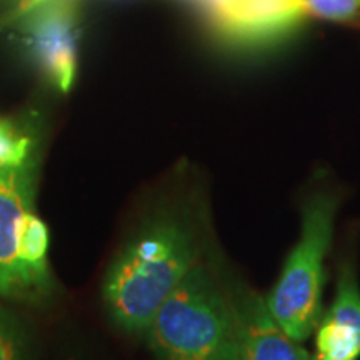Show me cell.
<instances>
[{
	"mask_svg": "<svg viewBox=\"0 0 360 360\" xmlns=\"http://www.w3.org/2000/svg\"><path fill=\"white\" fill-rule=\"evenodd\" d=\"M200 247L177 212H159L119 252L103 281L110 317L129 334L143 335L155 314L195 264Z\"/></svg>",
	"mask_w": 360,
	"mask_h": 360,
	"instance_id": "obj_1",
	"label": "cell"
},
{
	"mask_svg": "<svg viewBox=\"0 0 360 360\" xmlns=\"http://www.w3.org/2000/svg\"><path fill=\"white\" fill-rule=\"evenodd\" d=\"M157 360H240L232 283L200 260L165 300L146 334Z\"/></svg>",
	"mask_w": 360,
	"mask_h": 360,
	"instance_id": "obj_2",
	"label": "cell"
},
{
	"mask_svg": "<svg viewBox=\"0 0 360 360\" xmlns=\"http://www.w3.org/2000/svg\"><path fill=\"white\" fill-rule=\"evenodd\" d=\"M337 205L335 193L327 188H317L305 197L299 240L287 255L281 276L264 297L277 326L300 344L314 335L322 317L323 264L334 236Z\"/></svg>",
	"mask_w": 360,
	"mask_h": 360,
	"instance_id": "obj_3",
	"label": "cell"
},
{
	"mask_svg": "<svg viewBox=\"0 0 360 360\" xmlns=\"http://www.w3.org/2000/svg\"><path fill=\"white\" fill-rule=\"evenodd\" d=\"M35 162L0 169V299H40L20 260V224L34 207Z\"/></svg>",
	"mask_w": 360,
	"mask_h": 360,
	"instance_id": "obj_4",
	"label": "cell"
},
{
	"mask_svg": "<svg viewBox=\"0 0 360 360\" xmlns=\"http://www.w3.org/2000/svg\"><path fill=\"white\" fill-rule=\"evenodd\" d=\"M314 360L360 357V287L352 264L345 260L337 274L335 297L315 327Z\"/></svg>",
	"mask_w": 360,
	"mask_h": 360,
	"instance_id": "obj_5",
	"label": "cell"
},
{
	"mask_svg": "<svg viewBox=\"0 0 360 360\" xmlns=\"http://www.w3.org/2000/svg\"><path fill=\"white\" fill-rule=\"evenodd\" d=\"M240 360H312L300 342L285 334L269 314L264 297L245 283H232Z\"/></svg>",
	"mask_w": 360,
	"mask_h": 360,
	"instance_id": "obj_6",
	"label": "cell"
},
{
	"mask_svg": "<svg viewBox=\"0 0 360 360\" xmlns=\"http://www.w3.org/2000/svg\"><path fill=\"white\" fill-rule=\"evenodd\" d=\"M32 47L39 65L62 92L75 79V32L72 12L65 4L49 6L32 22Z\"/></svg>",
	"mask_w": 360,
	"mask_h": 360,
	"instance_id": "obj_7",
	"label": "cell"
},
{
	"mask_svg": "<svg viewBox=\"0 0 360 360\" xmlns=\"http://www.w3.org/2000/svg\"><path fill=\"white\" fill-rule=\"evenodd\" d=\"M227 32L264 37L281 32L307 15L302 0H207Z\"/></svg>",
	"mask_w": 360,
	"mask_h": 360,
	"instance_id": "obj_8",
	"label": "cell"
},
{
	"mask_svg": "<svg viewBox=\"0 0 360 360\" xmlns=\"http://www.w3.org/2000/svg\"><path fill=\"white\" fill-rule=\"evenodd\" d=\"M49 250V229L44 220L35 214V209H29L20 224V260L27 276L32 281L39 297L47 295L52 287V278L47 264Z\"/></svg>",
	"mask_w": 360,
	"mask_h": 360,
	"instance_id": "obj_9",
	"label": "cell"
},
{
	"mask_svg": "<svg viewBox=\"0 0 360 360\" xmlns=\"http://www.w3.org/2000/svg\"><path fill=\"white\" fill-rule=\"evenodd\" d=\"M32 141L11 122L0 120V169H15L32 162Z\"/></svg>",
	"mask_w": 360,
	"mask_h": 360,
	"instance_id": "obj_10",
	"label": "cell"
},
{
	"mask_svg": "<svg viewBox=\"0 0 360 360\" xmlns=\"http://www.w3.org/2000/svg\"><path fill=\"white\" fill-rule=\"evenodd\" d=\"M0 360H27L25 335L19 322L0 305Z\"/></svg>",
	"mask_w": 360,
	"mask_h": 360,
	"instance_id": "obj_11",
	"label": "cell"
},
{
	"mask_svg": "<svg viewBox=\"0 0 360 360\" xmlns=\"http://www.w3.org/2000/svg\"><path fill=\"white\" fill-rule=\"evenodd\" d=\"M307 15L345 22L360 13V0H302Z\"/></svg>",
	"mask_w": 360,
	"mask_h": 360,
	"instance_id": "obj_12",
	"label": "cell"
},
{
	"mask_svg": "<svg viewBox=\"0 0 360 360\" xmlns=\"http://www.w3.org/2000/svg\"><path fill=\"white\" fill-rule=\"evenodd\" d=\"M37 2H40V0H30L29 4H37Z\"/></svg>",
	"mask_w": 360,
	"mask_h": 360,
	"instance_id": "obj_13",
	"label": "cell"
}]
</instances>
